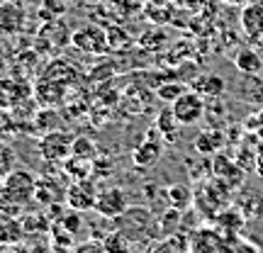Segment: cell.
<instances>
[{
	"label": "cell",
	"mask_w": 263,
	"mask_h": 253,
	"mask_svg": "<svg viewBox=\"0 0 263 253\" xmlns=\"http://www.w3.org/2000/svg\"><path fill=\"white\" fill-rule=\"evenodd\" d=\"M232 192H234V190L229 188L224 180L212 176V178L205 180V183L195 190L193 205H195V209L202 217H212V219H215L217 212H222L224 207H229V195H232Z\"/></svg>",
	"instance_id": "1"
},
{
	"label": "cell",
	"mask_w": 263,
	"mask_h": 253,
	"mask_svg": "<svg viewBox=\"0 0 263 253\" xmlns=\"http://www.w3.org/2000/svg\"><path fill=\"white\" fill-rule=\"evenodd\" d=\"M115 226H117L120 231H124L134 244H137V241H144L146 234H149V229H156V231H159V224L154 222L151 209L144 205H129L122 215L115 219Z\"/></svg>",
	"instance_id": "2"
},
{
	"label": "cell",
	"mask_w": 263,
	"mask_h": 253,
	"mask_svg": "<svg viewBox=\"0 0 263 253\" xmlns=\"http://www.w3.org/2000/svg\"><path fill=\"white\" fill-rule=\"evenodd\" d=\"M34 188H37V176L25 168H15L10 176L3 178L5 195L20 207H27L34 200Z\"/></svg>",
	"instance_id": "3"
},
{
	"label": "cell",
	"mask_w": 263,
	"mask_h": 253,
	"mask_svg": "<svg viewBox=\"0 0 263 253\" xmlns=\"http://www.w3.org/2000/svg\"><path fill=\"white\" fill-rule=\"evenodd\" d=\"M171 110H173L176 120L183 127H193V124H197L205 117L207 105H205V98L190 88V90H185V93L180 95L176 103H171Z\"/></svg>",
	"instance_id": "4"
},
{
	"label": "cell",
	"mask_w": 263,
	"mask_h": 253,
	"mask_svg": "<svg viewBox=\"0 0 263 253\" xmlns=\"http://www.w3.org/2000/svg\"><path fill=\"white\" fill-rule=\"evenodd\" d=\"M34 95V85L17 78V75H3L0 78V110H15L20 103Z\"/></svg>",
	"instance_id": "5"
},
{
	"label": "cell",
	"mask_w": 263,
	"mask_h": 253,
	"mask_svg": "<svg viewBox=\"0 0 263 253\" xmlns=\"http://www.w3.org/2000/svg\"><path fill=\"white\" fill-rule=\"evenodd\" d=\"M73 134L64 129H51L44 131V137L39 139V153L44 161H66L71 156V146H73Z\"/></svg>",
	"instance_id": "6"
},
{
	"label": "cell",
	"mask_w": 263,
	"mask_h": 253,
	"mask_svg": "<svg viewBox=\"0 0 263 253\" xmlns=\"http://www.w3.org/2000/svg\"><path fill=\"white\" fill-rule=\"evenodd\" d=\"M71 44L85 54H105L107 51V29L100 25H83L71 32Z\"/></svg>",
	"instance_id": "7"
},
{
	"label": "cell",
	"mask_w": 263,
	"mask_h": 253,
	"mask_svg": "<svg viewBox=\"0 0 263 253\" xmlns=\"http://www.w3.org/2000/svg\"><path fill=\"white\" fill-rule=\"evenodd\" d=\"M95 202H98V192H95V185L88 178L76 180L66 188V205L68 209H76V212H90L95 209Z\"/></svg>",
	"instance_id": "8"
},
{
	"label": "cell",
	"mask_w": 263,
	"mask_h": 253,
	"mask_svg": "<svg viewBox=\"0 0 263 253\" xmlns=\"http://www.w3.org/2000/svg\"><path fill=\"white\" fill-rule=\"evenodd\" d=\"M210 173L217 176V178H222L232 190L241 188V185H244V176H246V170L236 163L234 156H227L224 151H219V153L212 156V168H210Z\"/></svg>",
	"instance_id": "9"
},
{
	"label": "cell",
	"mask_w": 263,
	"mask_h": 253,
	"mask_svg": "<svg viewBox=\"0 0 263 253\" xmlns=\"http://www.w3.org/2000/svg\"><path fill=\"white\" fill-rule=\"evenodd\" d=\"M127 207H129V202H127V195H124L122 188H107L98 195L95 212L100 217H105V219H117Z\"/></svg>",
	"instance_id": "10"
},
{
	"label": "cell",
	"mask_w": 263,
	"mask_h": 253,
	"mask_svg": "<svg viewBox=\"0 0 263 253\" xmlns=\"http://www.w3.org/2000/svg\"><path fill=\"white\" fill-rule=\"evenodd\" d=\"M190 253H234L217 229H200L190 239Z\"/></svg>",
	"instance_id": "11"
},
{
	"label": "cell",
	"mask_w": 263,
	"mask_h": 253,
	"mask_svg": "<svg viewBox=\"0 0 263 253\" xmlns=\"http://www.w3.org/2000/svg\"><path fill=\"white\" fill-rule=\"evenodd\" d=\"M161 156H163V144H161L154 134H149V137L134 149L132 161H134L137 168H151V166H156L161 161Z\"/></svg>",
	"instance_id": "12"
},
{
	"label": "cell",
	"mask_w": 263,
	"mask_h": 253,
	"mask_svg": "<svg viewBox=\"0 0 263 253\" xmlns=\"http://www.w3.org/2000/svg\"><path fill=\"white\" fill-rule=\"evenodd\" d=\"M241 29L256 44L263 39V3H246L241 10Z\"/></svg>",
	"instance_id": "13"
},
{
	"label": "cell",
	"mask_w": 263,
	"mask_h": 253,
	"mask_svg": "<svg viewBox=\"0 0 263 253\" xmlns=\"http://www.w3.org/2000/svg\"><path fill=\"white\" fill-rule=\"evenodd\" d=\"M212 222H215L217 231L227 239V236H236L241 229H244L246 217L241 215V209H239V207H224L222 212H217Z\"/></svg>",
	"instance_id": "14"
},
{
	"label": "cell",
	"mask_w": 263,
	"mask_h": 253,
	"mask_svg": "<svg viewBox=\"0 0 263 253\" xmlns=\"http://www.w3.org/2000/svg\"><path fill=\"white\" fill-rule=\"evenodd\" d=\"M25 25V10L17 0L0 3V34H15Z\"/></svg>",
	"instance_id": "15"
},
{
	"label": "cell",
	"mask_w": 263,
	"mask_h": 253,
	"mask_svg": "<svg viewBox=\"0 0 263 253\" xmlns=\"http://www.w3.org/2000/svg\"><path fill=\"white\" fill-rule=\"evenodd\" d=\"M64 98H66V85L47 81V78H39L34 83V100L42 107H54V105L64 103Z\"/></svg>",
	"instance_id": "16"
},
{
	"label": "cell",
	"mask_w": 263,
	"mask_h": 253,
	"mask_svg": "<svg viewBox=\"0 0 263 253\" xmlns=\"http://www.w3.org/2000/svg\"><path fill=\"white\" fill-rule=\"evenodd\" d=\"M39 78H47V81H54V83L68 85L71 81L78 78V68H76L71 61H66V59H51V64L44 66V71H42Z\"/></svg>",
	"instance_id": "17"
},
{
	"label": "cell",
	"mask_w": 263,
	"mask_h": 253,
	"mask_svg": "<svg viewBox=\"0 0 263 253\" xmlns=\"http://www.w3.org/2000/svg\"><path fill=\"white\" fill-rule=\"evenodd\" d=\"M190 88L195 93H200L202 98H207V100H215V98H222L227 93V81L217 73H205L200 78H195Z\"/></svg>",
	"instance_id": "18"
},
{
	"label": "cell",
	"mask_w": 263,
	"mask_h": 253,
	"mask_svg": "<svg viewBox=\"0 0 263 253\" xmlns=\"http://www.w3.org/2000/svg\"><path fill=\"white\" fill-rule=\"evenodd\" d=\"M224 144H227V137L222 134L219 129H205V131H200L195 137V151L200 153V156H215V153H219V151L224 149Z\"/></svg>",
	"instance_id": "19"
},
{
	"label": "cell",
	"mask_w": 263,
	"mask_h": 253,
	"mask_svg": "<svg viewBox=\"0 0 263 253\" xmlns=\"http://www.w3.org/2000/svg\"><path fill=\"white\" fill-rule=\"evenodd\" d=\"M22 241H25L22 219L8 212H0V244H22Z\"/></svg>",
	"instance_id": "20"
},
{
	"label": "cell",
	"mask_w": 263,
	"mask_h": 253,
	"mask_svg": "<svg viewBox=\"0 0 263 253\" xmlns=\"http://www.w3.org/2000/svg\"><path fill=\"white\" fill-rule=\"evenodd\" d=\"M61 200H66V190H61L57 183H51L49 178H37V188H34V202L44 207L59 205Z\"/></svg>",
	"instance_id": "21"
},
{
	"label": "cell",
	"mask_w": 263,
	"mask_h": 253,
	"mask_svg": "<svg viewBox=\"0 0 263 253\" xmlns=\"http://www.w3.org/2000/svg\"><path fill=\"white\" fill-rule=\"evenodd\" d=\"M234 66L241 75H258L263 71V59L258 51L244 47L234 54Z\"/></svg>",
	"instance_id": "22"
},
{
	"label": "cell",
	"mask_w": 263,
	"mask_h": 253,
	"mask_svg": "<svg viewBox=\"0 0 263 253\" xmlns=\"http://www.w3.org/2000/svg\"><path fill=\"white\" fill-rule=\"evenodd\" d=\"M132 47H134V39L129 37L127 29L120 27V25L107 27V51H112V54H127Z\"/></svg>",
	"instance_id": "23"
},
{
	"label": "cell",
	"mask_w": 263,
	"mask_h": 253,
	"mask_svg": "<svg viewBox=\"0 0 263 253\" xmlns=\"http://www.w3.org/2000/svg\"><path fill=\"white\" fill-rule=\"evenodd\" d=\"M180 127H183V124L176 120L173 110H161V112L156 114V131H159L166 141H176Z\"/></svg>",
	"instance_id": "24"
},
{
	"label": "cell",
	"mask_w": 263,
	"mask_h": 253,
	"mask_svg": "<svg viewBox=\"0 0 263 253\" xmlns=\"http://www.w3.org/2000/svg\"><path fill=\"white\" fill-rule=\"evenodd\" d=\"M163 195H166V200H168L171 207H176V209H188L190 205H193V190L188 188V185H180V183H176V185H168V188L163 190Z\"/></svg>",
	"instance_id": "25"
},
{
	"label": "cell",
	"mask_w": 263,
	"mask_h": 253,
	"mask_svg": "<svg viewBox=\"0 0 263 253\" xmlns=\"http://www.w3.org/2000/svg\"><path fill=\"white\" fill-rule=\"evenodd\" d=\"M105 248H107V253H132V241L129 236L124 234V231H120L117 226H115L112 231H107L103 239Z\"/></svg>",
	"instance_id": "26"
},
{
	"label": "cell",
	"mask_w": 263,
	"mask_h": 253,
	"mask_svg": "<svg viewBox=\"0 0 263 253\" xmlns=\"http://www.w3.org/2000/svg\"><path fill=\"white\" fill-rule=\"evenodd\" d=\"M180 222H183V209H176V207H171V209H166L163 215L159 217V234L161 236H173L178 234V226Z\"/></svg>",
	"instance_id": "27"
},
{
	"label": "cell",
	"mask_w": 263,
	"mask_h": 253,
	"mask_svg": "<svg viewBox=\"0 0 263 253\" xmlns=\"http://www.w3.org/2000/svg\"><path fill=\"white\" fill-rule=\"evenodd\" d=\"M188 246L190 244L183 239V236L173 234V236H163V239L156 241L146 253H185L188 251Z\"/></svg>",
	"instance_id": "28"
},
{
	"label": "cell",
	"mask_w": 263,
	"mask_h": 253,
	"mask_svg": "<svg viewBox=\"0 0 263 253\" xmlns=\"http://www.w3.org/2000/svg\"><path fill=\"white\" fill-rule=\"evenodd\" d=\"M185 90H188V85L185 83H180V81H176V78H168V81H163L154 93H156V98L163 100V103H176Z\"/></svg>",
	"instance_id": "29"
},
{
	"label": "cell",
	"mask_w": 263,
	"mask_h": 253,
	"mask_svg": "<svg viewBox=\"0 0 263 253\" xmlns=\"http://www.w3.org/2000/svg\"><path fill=\"white\" fill-rule=\"evenodd\" d=\"M22 229H25V236L34 234V236H49L51 226H49L47 217L44 215H29L22 219Z\"/></svg>",
	"instance_id": "30"
},
{
	"label": "cell",
	"mask_w": 263,
	"mask_h": 253,
	"mask_svg": "<svg viewBox=\"0 0 263 253\" xmlns=\"http://www.w3.org/2000/svg\"><path fill=\"white\" fill-rule=\"evenodd\" d=\"M246 197H241L239 200V209H241V215L246 217V219H251V217H258L263 212V197L256 195V192H244Z\"/></svg>",
	"instance_id": "31"
},
{
	"label": "cell",
	"mask_w": 263,
	"mask_h": 253,
	"mask_svg": "<svg viewBox=\"0 0 263 253\" xmlns=\"http://www.w3.org/2000/svg\"><path fill=\"white\" fill-rule=\"evenodd\" d=\"M15 166H17V153H15V149H12L10 144H5V141H0V178L10 176V173L15 170Z\"/></svg>",
	"instance_id": "32"
},
{
	"label": "cell",
	"mask_w": 263,
	"mask_h": 253,
	"mask_svg": "<svg viewBox=\"0 0 263 253\" xmlns=\"http://www.w3.org/2000/svg\"><path fill=\"white\" fill-rule=\"evenodd\" d=\"M66 15V0H42L39 5V17L49 22V20H57Z\"/></svg>",
	"instance_id": "33"
},
{
	"label": "cell",
	"mask_w": 263,
	"mask_h": 253,
	"mask_svg": "<svg viewBox=\"0 0 263 253\" xmlns=\"http://www.w3.org/2000/svg\"><path fill=\"white\" fill-rule=\"evenodd\" d=\"M166 42H168V37H166V32H161V29H151V32H144V34L137 39V44H139L141 49H151V51H156V49H163V47H166Z\"/></svg>",
	"instance_id": "34"
},
{
	"label": "cell",
	"mask_w": 263,
	"mask_h": 253,
	"mask_svg": "<svg viewBox=\"0 0 263 253\" xmlns=\"http://www.w3.org/2000/svg\"><path fill=\"white\" fill-rule=\"evenodd\" d=\"M71 156L83 161H95V144L88 137H76L71 146Z\"/></svg>",
	"instance_id": "35"
},
{
	"label": "cell",
	"mask_w": 263,
	"mask_h": 253,
	"mask_svg": "<svg viewBox=\"0 0 263 253\" xmlns=\"http://www.w3.org/2000/svg\"><path fill=\"white\" fill-rule=\"evenodd\" d=\"M59 226H64L68 234H78L81 226H83V212H76V209H68L66 217L59 222Z\"/></svg>",
	"instance_id": "36"
},
{
	"label": "cell",
	"mask_w": 263,
	"mask_h": 253,
	"mask_svg": "<svg viewBox=\"0 0 263 253\" xmlns=\"http://www.w3.org/2000/svg\"><path fill=\"white\" fill-rule=\"evenodd\" d=\"M12 131H17L15 129V120H12V114H10L8 110H0V141L8 139Z\"/></svg>",
	"instance_id": "37"
},
{
	"label": "cell",
	"mask_w": 263,
	"mask_h": 253,
	"mask_svg": "<svg viewBox=\"0 0 263 253\" xmlns=\"http://www.w3.org/2000/svg\"><path fill=\"white\" fill-rule=\"evenodd\" d=\"M73 253H107V248H105L103 239H100V241H83V244H78L73 248Z\"/></svg>",
	"instance_id": "38"
},
{
	"label": "cell",
	"mask_w": 263,
	"mask_h": 253,
	"mask_svg": "<svg viewBox=\"0 0 263 253\" xmlns=\"http://www.w3.org/2000/svg\"><path fill=\"white\" fill-rule=\"evenodd\" d=\"M246 131H254L263 139V110H258L256 114L249 117V122H246Z\"/></svg>",
	"instance_id": "39"
},
{
	"label": "cell",
	"mask_w": 263,
	"mask_h": 253,
	"mask_svg": "<svg viewBox=\"0 0 263 253\" xmlns=\"http://www.w3.org/2000/svg\"><path fill=\"white\" fill-rule=\"evenodd\" d=\"M256 173L263 178V139L256 144Z\"/></svg>",
	"instance_id": "40"
},
{
	"label": "cell",
	"mask_w": 263,
	"mask_h": 253,
	"mask_svg": "<svg viewBox=\"0 0 263 253\" xmlns=\"http://www.w3.org/2000/svg\"><path fill=\"white\" fill-rule=\"evenodd\" d=\"M0 253H29L22 244H0Z\"/></svg>",
	"instance_id": "41"
},
{
	"label": "cell",
	"mask_w": 263,
	"mask_h": 253,
	"mask_svg": "<svg viewBox=\"0 0 263 253\" xmlns=\"http://www.w3.org/2000/svg\"><path fill=\"white\" fill-rule=\"evenodd\" d=\"M222 3H229V5H244L249 0H222Z\"/></svg>",
	"instance_id": "42"
},
{
	"label": "cell",
	"mask_w": 263,
	"mask_h": 253,
	"mask_svg": "<svg viewBox=\"0 0 263 253\" xmlns=\"http://www.w3.org/2000/svg\"><path fill=\"white\" fill-rule=\"evenodd\" d=\"M3 73H5V61L0 59V78H3Z\"/></svg>",
	"instance_id": "43"
},
{
	"label": "cell",
	"mask_w": 263,
	"mask_h": 253,
	"mask_svg": "<svg viewBox=\"0 0 263 253\" xmlns=\"http://www.w3.org/2000/svg\"><path fill=\"white\" fill-rule=\"evenodd\" d=\"M0 188H3V178H0Z\"/></svg>",
	"instance_id": "44"
}]
</instances>
